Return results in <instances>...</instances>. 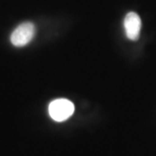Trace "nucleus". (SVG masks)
Listing matches in <instances>:
<instances>
[{"label":"nucleus","mask_w":156,"mask_h":156,"mask_svg":"<svg viewBox=\"0 0 156 156\" xmlns=\"http://www.w3.org/2000/svg\"><path fill=\"white\" fill-rule=\"evenodd\" d=\"M50 116L56 122H64L73 115L75 106L68 99H56L52 101L48 108Z\"/></svg>","instance_id":"1"},{"label":"nucleus","mask_w":156,"mask_h":156,"mask_svg":"<svg viewBox=\"0 0 156 156\" xmlns=\"http://www.w3.org/2000/svg\"><path fill=\"white\" fill-rule=\"evenodd\" d=\"M35 33H36V29L32 23H23L19 24L11 33V44L16 47L25 46L33 39Z\"/></svg>","instance_id":"2"},{"label":"nucleus","mask_w":156,"mask_h":156,"mask_svg":"<svg viewBox=\"0 0 156 156\" xmlns=\"http://www.w3.org/2000/svg\"><path fill=\"white\" fill-rule=\"evenodd\" d=\"M124 28L128 38L136 41L139 38L141 28V20L139 15L135 12L128 13L124 19Z\"/></svg>","instance_id":"3"}]
</instances>
